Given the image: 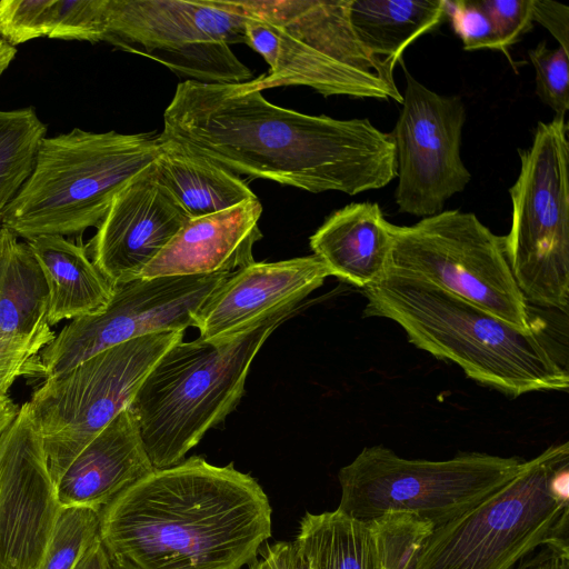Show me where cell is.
<instances>
[{"instance_id":"cell-18","label":"cell","mask_w":569,"mask_h":569,"mask_svg":"<svg viewBox=\"0 0 569 569\" xmlns=\"http://www.w3.org/2000/svg\"><path fill=\"white\" fill-rule=\"evenodd\" d=\"M257 199L190 219L139 278L231 273L254 262L253 246L262 238Z\"/></svg>"},{"instance_id":"cell-10","label":"cell","mask_w":569,"mask_h":569,"mask_svg":"<svg viewBox=\"0 0 569 569\" xmlns=\"http://www.w3.org/2000/svg\"><path fill=\"white\" fill-rule=\"evenodd\" d=\"M184 331L142 336L102 350L44 378L27 402L54 481L122 410L143 379Z\"/></svg>"},{"instance_id":"cell-27","label":"cell","mask_w":569,"mask_h":569,"mask_svg":"<svg viewBox=\"0 0 569 569\" xmlns=\"http://www.w3.org/2000/svg\"><path fill=\"white\" fill-rule=\"evenodd\" d=\"M99 531L100 511L84 507H60L39 569H73L87 548L99 537Z\"/></svg>"},{"instance_id":"cell-22","label":"cell","mask_w":569,"mask_h":569,"mask_svg":"<svg viewBox=\"0 0 569 569\" xmlns=\"http://www.w3.org/2000/svg\"><path fill=\"white\" fill-rule=\"evenodd\" d=\"M27 242L48 280L50 326L97 312L108 303L113 284L84 247L62 236H40Z\"/></svg>"},{"instance_id":"cell-20","label":"cell","mask_w":569,"mask_h":569,"mask_svg":"<svg viewBox=\"0 0 569 569\" xmlns=\"http://www.w3.org/2000/svg\"><path fill=\"white\" fill-rule=\"evenodd\" d=\"M392 227L377 202H353L325 220L310 237V248L330 276L363 289L388 271Z\"/></svg>"},{"instance_id":"cell-15","label":"cell","mask_w":569,"mask_h":569,"mask_svg":"<svg viewBox=\"0 0 569 569\" xmlns=\"http://www.w3.org/2000/svg\"><path fill=\"white\" fill-rule=\"evenodd\" d=\"M60 506L24 402L0 437V569H39Z\"/></svg>"},{"instance_id":"cell-24","label":"cell","mask_w":569,"mask_h":569,"mask_svg":"<svg viewBox=\"0 0 569 569\" xmlns=\"http://www.w3.org/2000/svg\"><path fill=\"white\" fill-rule=\"evenodd\" d=\"M349 17L362 47L395 67L411 42L446 18L445 0H351Z\"/></svg>"},{"instance_id":"cell-12","label":"cell","mask_w":569,"mask_h":569,"mask_svg":"<svg viewBox=\"0 0 569 569\" xmlns=\"http://www.w3.org/2000/svg\"><path fill=\"white\" fill-rule=\"evenodd\" d=\"M388 271L428 282L520 330L533 327L510 269L505 236L472 212L445 210L412 226L392 227Z\"/></svg>"},{"instance_id":"cell-42","label":"cell","mask_w":569,"mask_h":569,"mask_svg":"<svg viewBox=\"0 0 569 569\" xmlns=\"http://www.w3.org/2000/svg\"><path fill=\"white\" fill-rule=\"evenodd\" d=\"M111 569H137V568L127 561L111 558Z\"/></svg>"},{"instance_id":"cell-5","label":"cell","mask_w":569,"mask_h":569,"mask_svg":"<svg viewBox=\"0 0 569 569\" xmlns=\"http://www.w3.org/2000/svg\"><path fill=\"white\" fill-rule=\"evenodd\" d=\"M247 46L269 66L250 80L263 89L306 86L323 97L402 102L393 68L370 54L349 17L351 0H239Z\"/></svg>"},{"instance_id":"cell-26","label":"cell","mask_w":569,"mask_h":569,"mask_svg":"<svg viewBox=\"0 0 569 569\" xmlns=\"http://www.w3.org/2000/svg\"><path fill=\"white\" fill-rule=\"evenodd\" d=\"M47 126L33 108L0 110V227L6 209L30 177Z\"/></svg>"},{"instance_id":"cell-40","label":"cell","mask_w":569,"mask_h":569,"mask_svg":"<svg viewBox=\"0 0 569 569\" xmlns=\"http://www.w3.org/2000/svg\"><path fill=\"white\" fill-rule=\"evenodd\" d=\"M17 50L0 37V78L13 60Z\"/></svg>"},{"instance_id":"cell-3","label":"cell","mask_w":569,"mask_h":569,"mask_svg":"<svg viewBox=\"0 0 569 569\" xmlns=\"http://www.w3.org/2000/svg\"><path fill=\"white\" fill-rule=\"evenodd\" d=\"M362 291L365 317L395 321L411 345L457 363L479 383L511 397L569 388L567 370L536 328L520 330L460 297L392 271Z\"/></svg>"},{"instance_id":"cell-17","label":"cell","mask_w":569,"mask_h":569,"mask_svg":"<svg viewBox=\"0 0 569 569\" xmlns=\"http://www.w3.org/2000/svg\"><path fill=\"white\" fill-rule=\"evenodd\" d=\"M330 272L316 256L252 262L231 272L194 317L200 338L218 341L239 335L262 319L300 303Z\"/></svg>"},{"instance_id":"cell-34","label":"cell","mask_w":569,"mask_h":569,"mask_svg":"<svg viewBox=\"0 0 569 569\" xmlns=\"http://www.w3.org/2000/svg\"><path fill=\"white\" fill-rule=\"evenodd\" d=\"M36 357L27 350L0 341V399L9 397V391L19 377L33 372L42 375Z\"/></svg>"},{"instance_id":"cell-30","label":"cell","mask_w":569,"mask_h":569,"mask_svg":"<svg viewBox=\"0 0 569 569\" xmlns=\"http://www.w3.org/2000/svg\"><path fill=\"white\" fill-rule=\"evenodd\" d=\"M536 70V93L556 116L569 110V52L558 47L549 49L546 41L529 50Z\"/></svg>"},{"instance_id":"cell-14","label":"cell","mask_w":569,"mask_h":569,"mask_svg":"<svg viewBox=\"0 0 569 569\" xmlns=\"http://www.w3.org/2000/svg\"><path fill=\"white\" fill-rule=\"evenodd\" d=\"M406 88L391 132L396 144L401 213L430 217L471 180L460 147L466 108L459 96H441L419 82L402 63Z\"/></svg>"},{"instance_id":"cell-25","label":"cell","mask_w":569,"mask_h":569,"mask_svg":"<svg viewBox=\"0 0 569 569\" xmlns=\"http://www.w3.org/2000/svg\"><path fill=\"white\" fill-rule=\"evenodd\" d=\"M313 569H385L370 520L306 512L293 541Z\"/></svg>"},{"instance_id":"cell-16","label":"cell","mask_w":569,"mask_h":569,"mask_svg":"<svg viewBox=\"0 0 569 569\" xmlns=\"http://www.w3.org/2000/svg\"><path fill=\"white\" fill-rule=\"evenodd\" d=\"M190 219L154 161L114 197L89 243L91 260L112 284L138 279Z\"/></svg>"},{"instance_id":"cell-6","label":"cell","mask_w":569,"mask_h":569,"mask_svg":"<svg viewBox=\"0 0 569 569\" xmlns=\"http://www.w3.org/2000/svg\"><path fill=\"white\" fill-rule=\"evenodd\" d=\"M162 149L152 132L73 129L44 137L33 170L6 209L1 227L19 239L73 236L98 227L118 192Z\"/></svg>"},{"instance_id":"cell-32","label":"cell","mask_w":569,"mask_h":569,"mask_svg":"<svg viewBox=\"0 0 569 569\" xmlns=\"http://www.w3.org/2000/svg\"><path fill=\"white\" fill-rule=\"evenodd\" d=\"M445 12L455 33L462 40L465 50L496 49L511 58L477 0H445Z\"/></svg>"},{"instance_id":"cell-38","label":"cell","mask_w":569,"mask_h":569,"mask_svg":"<svg viewBox=\"0 0 569 569\" xmlns=\"http://www.w3.org/2000/svg\"><path fill=\"white\" fill-rule=\"evenodd\" d=\"M73 569H111V558L100 536L87 548Z\"/></svg>"},{"instance_id":"cell-1","label":"cell","mask_w":569,"mask_h":569,"mask_svg":"<svg viewBox=\"0 0 569 569\" xmlns=\"http://www.w3.org/2000/svg\"><path fill=\"white\" fill-rule=\"evenodd\" d=\"M161 134L236 174L313 193L355 196L397 177L391 133L367 118L340 120L276 106L250 81L180 82Z\"/></svg>"},{"instance_id":"cell-19","label":"cell","mask_w":569,"mask_h":569,"mask_svg":"<svg viewBox=\"0 0 569 569\" xmlns=\"http://www.w3.org/2000/svg\"><path fill=\"white\" fill-rule=\"evenodd\" d=\"M153 470L136 419L127 408L53 481L57 501L60 507L101 511Z\"/></svg>"},{"instance_id":"cell-39","label":"cell","mask_w":569,"mask_h":569,"mask_svg":"<svg viewBox=\"0 0 569 569\" xmlns=\"http://www.w3.org/2000/svg\"><path fill=\"white\" fill-rule=\"evenodd\" d=\"M19 408L10 397L0 400V437L16 418Z\"/></svg>"},{"instance_id":"cell-37","label":"cell","mask_w":569,"mask_h":569,"mask_svg":"<svg viewBox=\"0 0 569 569\" xmlns=\"http://www.w3.org/2000/svg\"><path fill=\"white\" fill-rule=\"evenodd\" d=\"M513 569H569V556L552 549H540L522 559Z\"/></svg>"},{"instance_id":"cell-2","label":"cell","mask_w":569,"mask_h":569,"mask_svg":"<svg viewBox=\"0 0 569 569\" xmlns=\"http://www.w3.org/2000/svg\"><path fill=\"white\" fill-rule=\"evenodd\" d=\"M262 487L193 456L152 472L100 511V539L137 569H241L272 531Z\"/></svg>"},{"instance_id":"cell-4","label":"cell","mask_w":569,"mask_h":569,"mask_svg":"<svg viewBox=\"0 0 569 569\" xmlns=\"http://www.w3.org/2000/svg\"><path fill=\"white\" fill-rule=\"evenodd\" d=\"M297 307L227 339L180 340L159 358L129 407L154 469L184 460L236 409L256 355Z\"/></svg>"},{"instance_id":"cell-29","label":"cell","mask_w":569,"mask_h":569,"mask_svg":"<svg viewBox=\"0 0 569 569\" xmlns=\"http://www.w3.org/2000/svg\"><path fill=\"white\" fill-rule=\"evenodd\" d=\"M58 0H1L0 37L14 47L50 36Z\"/></svg>"},{"instance_id":"cell-31","label":"cell","mask_w":569,"mask_h":569,"mask_svg":"<svg viewBox=\"0 0 569 569\" xmlns=\"http://www.w3.org/2000/svg\"><path fill=\"white\" fill-rule=\"evenodd\" d=\"M104 0H58L51 39L103 41Z\"/></svg>"},{"instance_id":"cell-11","label":"cell","mask_w":569,"mask_h":569,"mask_svg":"<svg viewBox=\"0 0 569 569\" xmlns=\"http://www.w3.org/2000/svg\"><path fill=\"white\" fill-rule=\"evenodd\" d=\"M103 41L202 83L250 81L231 50L247 44L239 0H104Z\"/></svg>"},{"instance_id":"cell-35","label":"cell","mask_w":569,"mask_h":569,"mask_svg":"<svg viewBox=\"0 0 569 569\" xmlns=\"http://www.w3.org/2000/svg\"><path fill=\"white\" fill-rule=\"evenodd\" d=\"M532 20L542 24L569 52V7L549 0H532Z\"/></svg>"},{"instance_id":"cell-36","label":"cell","mask_w":569,"mask_h":569,"mask_svg":"<svg viewBox=\"0 0 569 569\" xmlns=\"http://www.w3.org/2000/svg\"><path fill=\"white\" fill-rule=\"evenodd\" d=\"M296 546L293 542L278 541L266 545L261 557L254 559L249 569H295Z\"/></svg>"},{"instance_id":"cell-28","label":"cell","mask_w":569,"mask_h":569,"mask_svg":"<svg viewBox=\"0 0 569 569\" xmlns=\"http://www.w3.org/2000/svg\"><path fill=\"white\" fill-rule=\"evenodd\" d=\"M385 569H411L433 526L406 511L370 520Z\"/></svg>"},{"instance_id":"cell-21","label":"cell","mask_w":569,"mask_h":569,"mask_svg":"<svg viewBox=\"0 0 569 569\" xmlns=\"http://www.w3.org/2000/svg\"><path fill=\"white\" fill-rule=\"evenodd\" d=\"M49 307L50 289L37 257L27 241L0 227V341L40 355L54 338Z\"/></svg>"},{"instance_id":"cell-33","label":"cell","mask_w":569,"mask_h":569,"mask_svg":"<svg viewBox=\"0 0 569 569\" xmlns=\"http://www.w3.org/2000/svg\"><path fill=\"white\" fill-rule=\"evenodd\" d=\"M491 20L506 50L532 24V0H477Z\"/></svg>"},{"instance_id":"cell-8","label":"cell","mask_w":569,"mask_h":569,"mask_svg":"<svg viewBox=\"0 0 569 569\" xmlns=\"http://www.w3.org/2000/svg\"><path fill=\"white\" fill-rule=\"evenodd\" d=\"M519 457L459 453L446 460L407 459L382 445L365 447L338 472V510L360 520L406 511L433 529L462 516L512 480Z\"/></svg>"},{"instance_id":"cell-9","label":"cell","mask_w":569,"mask_h":569,"mask_svg":"<svg viewBox=\"0 0 569 569\" xmlns=\"http://www.w3.org/2000/svg\"><path fill=\"white\" fill-rule=\"evenodd\" d=\"M520 172L509 189L512 216L507 259L525 299L565 313L569 306V141L565 117L536 127L519 149Z\"/></svg>"},{"instance_id":"cell-13","label":"cell","mask_w":569,"mask_h":569,"mask_svg":"<svg viewBox=\"0 0 569 569\" xmlns=\"http://www.w3.org/2000/svg\"><path fill=\"white\" fill-rule=\"evenodd\" d=\"M230 273L138 278L113 284L99 311L72 319L40 352L44 378L126 341L194 327L207 297Z\"/></svg>"},{"instance_id":"cell-23","label":"cell","mask_w":569,"mask_h":569,"mask_svg":"<svg viewBox=\"0 0 569 569\" xmlns=\"http://www.w3.org/2000/svg\"><path fill=\"white\" fill-rule=\"evenodd\" d=\"M161 138L162 149L156 160L160 178L191 219L257 199L236 173L162 134Z\"/></svg>"},{"instance_id":"cell-41","label":"cell","mask_w":569,"mask_h":569,"mask_svg":"<svg viewBox=\"0 0 569 569\" xmlns=\"http://www.w3.org/2000/svg\"><path fill=\"white\" fill-rule=\"evenodd\" d=\"M295 569H313L308 559L296 548Z\"/></svg>"},{"instance_id":"cell-7","label":"cell","mask_w":569,"mask_h":569,"mask_svg":"<svg viewBox=\"0 0 569 569\" xmlns=\"http://www.w3.org/2000/svg\"><path fill=\"white\" fill-rule=\"evenodd\" d=\"M569 443L525 460L517 476L432 530L411 569H513L537 550L569 543Z\"/></svg>"}]
</instances>
